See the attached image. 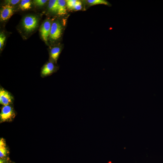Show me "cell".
<instances>
[{
  "mask_svg": "<svg viewBox=\"0 0 163 163\" xmlns=\"http://www.w3.org/2000/svg\"><path fill=\"white\" fill-rule=\"evenodd\" d=\"M82 8V4L81 1L77 0L74 7L73 9L75 10H79Z\"/></svg>",
  "mask_w": 163,
  "mask_h": 163,
  "instance_id": "e0dca14e",
  "label": "cell"
},
{
  "mask_svg": "<svg viewBox=\"0 0 163 163\" xmlns=\"http://www.w3.org/2000/svg\"><path fill=\"white\" fill-rule=\"evenodd\" d=\"M15 116V113L11 104L3 106L0 114L1 122L11 120Z\"/></svg>",
  "mask_w": 163,
  "mask_h": 163,
  "instance_id": "7a4b0ae2",
  "label": "cell"
},
{
  "mask_svg": "<svg viewBox=\"0 0 163 163\" xmlns=\"http://www.w3.org/2000/svg\"><path fill=\"white\" fill-rule=\"evenodd\" d=\"M31 2L29 0H22L20 4V8L22 10H26L31 8Z\"/></svg>",
  "mask_w": 163,
  "mask_h": 163,
  "instance_id": "7c38bea8",
  "label": "cell"
},
{
  "mask_svg": "<svg viewBox=\"0 0 163 163\" xmlns=\"http://www.w3.org/2000/svg\"><path fill=\"white\" fill-rule=\"evenodd\" d=\"M61 52V49L58 47L52 48L50 52V56L51 61L56 63Z\"/></svg>",
  "mask_w": 163,
  "mask_h": 163,
  "instance_id": "ba28073f",
  "label": "cell"
},
{
  "mask_svg": "<svg viewBox=\"0 0 163 163\" xmlns=\"http://www.w3.org/2000/svg\"><path fill=\"white\" fill-rule=\"evenodd\" d=\"M0 163H4V160L2 159H0Z\"/></svg>",
  "mask_w": 163,
  "mask_h": 163,
  "instance_id": "d6986e66",
  "label": "cell"
},
{
  "mask_svg": "<svg viewBox=\"0 0 163 163\" xmlns=\"http://www.w3.org/2000/svg\"><path fill=\"white\" fill-rule=\"evenodd\" d=\"M8 153L5 140L3 138L0 139V157L2 158L5 157Z\"/></svg>",
  "mask_w": 163,
  "mask_h": 163,
  "instance_id": "30bf717a",
  "label": "cell"
},
{
  "mask_svg": "<svg viewBox=\"0 0 163 163\" xmlns=\"http://www.w3.org/2000/svg\"><path fill=\"white\" fill-rule=\"evenodd\" d=\"M6 39V36L4 34L1 33L0 34V49L2 50Z\"/></svg>",
  "mask_w": 163,
  "mask_h": 163,
  "instance_id": "9a60e30c",
  "label": "cell"
},
{
  "mask_svg": "<svg viewBox=\"0 0 163 163\" xmlns=\"http://www.w3.org/2000/svg\"><path fill=\"white\" fill-rule=\"evenodd\" d=\"M67 8L69 9L73 10L74 7L77 1L76 0H66Z\"/></svg>",
  "mask_w": 163,
  "mask_h": 163,
  "instance_id": "5bb4252c",
  "label": "cell"
},
{
  "mask_svg": "<svg viewBox=\"0 0 163 163\" xmlns=\"http://www.w3.org/2000/svg\"><path fill=\"white\" fill-rule=\"evenodd\" d=\"M48 7L49 10L50 11L53 13H57L58 10V0H50L48 3Z\"/></svg>",
  "mask_w": 163,
  "mask_h": 163,
  "instance_id": "8fae6325",
  "label": "cell"
},
{
  "mask_svg": "<svg viewBox=\"0 0 163 163\" xmlns=\"http://www.w3.org/2000/svg\"><path fill=\"white\" fill-rule=\"evenodd\" d=\"M14 11V8L11 5L7 4L3 6L0 10L1 20L4 21L9 19L13 14Z\"/></svg>",
  "mask_w": 163,
  "mask_h": 163,
  "instance_id": "8992f818",
  "label": "cell"
},
{
  "mask_svg": "<svg viewBox=\"0 0 163 163\" xmlns=\"http://www.w3.org/2000/svg\"><path fill=\"white\" fill-rule=\"evenodd\" d=\"M58 69V67L56 66L53 62L49 61L45 64L41 68L40 76L42 78L48 76L56 72Z\"/></svg>",
  "mask_w": 163,
  "mask_h": 163,
  "instance_id": "277c9868",
  "label": "cell"
},
{
  "mask_svg": "<svg viewBox=\"0 0 163 163\" xmlns=\"http://www.w3.org/2000/svg\"><path fill=\"white\" fill-rule=\"evenodd\" d=\"M62 27L59 22H53L51 26L50 38L52 40H56L61 37L62 32Z\"/></svg>",
  "mask_w": 163,
  "mask_h": 163,
  "instance_id": "5b68a950",
  "label": "cell"
},
{
  "mask_svg": "<svg viewBox=\"0 0 163 163\" xmlns=\"http://www.w3.org/2000/svg\"><path fill=\"white\" fill-rule=\"evenodd\" d=\"M51 24L49 20H46L42 24L40 30L41 37L44 41L47 44L48 38L50 33Z\"/></svg>",
  "mask_w": 163,
  "mask_h": 163,
  "instance_id": "52a82bcc",
  "label": "cell"
},
{
  "mask_svg": "<svg viewBox=\"0 0 163 163\" xmlns=\"http://www.w3.org/2000/svg\"><path fill=\"white\" fill-rule=\"evenodd\" d=\"M66 0H58V10L57 13L60 15H62L66 13Z\"/></svg>",
  "mask_w": 163,
  "mask_h": 163,
  "instance_id": "9c48e42d",
  "label": "cell"
},
{
  "mask_svg": "<svg viewBox=\"0 0 163 163\" xmlns=\"http://www.w3.org/2000/svg\"><path fill=\"white\" fill-rule=\"evenodd\" d=\"M37 18L34 15H27L24 17L22 21V26L24 30L27 32L33 31L38 24Z\"/></svg>",
  "mask_w": 163,
  "mask_h": 163,
  "instance_id": "6da1fadb",
  "label": "cell"
},
{
  "mask_svg": "<svg viewBox=\"0 0 163 163\" xmlns=\"http://www.w3.org/2000/svg\"><path fill=\"white\" fill-rule=\"evenodd\" d=\"M48 1L46 0H34L33 1L35 5L38 6H42L44 5Z\"/></svg>",
  "mask_w": 163,
  "mask_h": 163,
  "instance_id": "2e32d148",
  "label": "cell"
},
{
  "mask_svg": "<svg viewBox=\"0 0 163 163\" xmlns=\"http://www.w3.org/2000/svg\"><path fill=\"white\" fill-rule=\"evenodd\" d=\"M13 96L1 86L0 88V104L3 106L11 104L14 101Z\"/></svg>",
  "mask_w": 163,
  "mask_h": 163,
  "instance_id": "3957f363",
  "label": "cell"
},
{
  "mask_svg": "<svg viewBox=\"0 0 163 163\" xmlns=\"http://www.w3.org/2000/svg\"><path fill=\"white\" fill-rule=\"evenodd\" d=\"M19 0H8L5 1V2L7 4L10 5H15L20 2Z\"/></svg>",
  "mask_w": 163,
  "mask_h": 163,
  "instance_id": "ac0fdd59",
  "label": "cell"
},
{
  "mask_svg": "<svg viewBox=\"0 0 163 163\" xmlns=\"http://www.w3.org/2000/svg\"><path fill=\"white\" fill-rule=\"evenodd\" d=\"M88 2L90 5L103 4L109 5L110 3L107 1L104 0H88Z\"/></svg>",
  "mask_w": 163,
  "mask_h": 163,
  "instance_id": "4fadbf2b",
  "label": "cell"
}]
</instances>
